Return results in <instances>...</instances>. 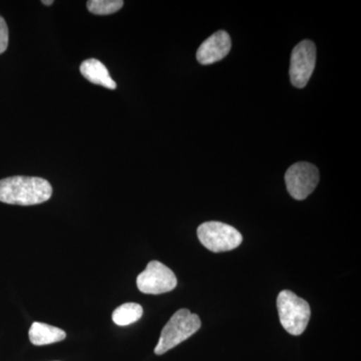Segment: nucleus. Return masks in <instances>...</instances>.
I'll return each mask as SVG.
<instances>
[{"instance_id": "obj_6", "label": "nucleus", "mask_w": 361, "mask_h": 361, "mask_svg": "<svg viewBox=\"0 0 361 361\" xmlns=\"http://www.w3.org/2000/svg\"><path fill=\"white\" fill-rule=\"evenodd\" d=\"M137 286L145 294H163L174 290L177 277L170 268L159 261H151L137 278Z\"/></svg>"}, {"instance_id": "obj_4", "label": "nucleus", "mask_w": 361, "mask_h": 361, "mask_svg": "<svg viewBox=\"0 0 361 361\" xmlns=\"http://www.w3.org/2000/svg\"><path fill=\"white\" fill-rule=\"evenodd\" d=\"M197 234L202 245L215 253L231 251L243 241V237L238 230L216 221L205 222L199 226Z\"/></svg>"}, {"instance_id": "obj_3", "label": "nucleus", "mask_w": 361, "mask_h": 361, "mask_svg": "<svg viewBox=\"0 0 361 361\" xmlns=\"http://www.w3.org/2000/svg\"><path fill=\"white\" fill-rule=\"evenodd\" d=\"M280 322L291 336H301L310 323L311 310L308 302L292 291L283 290L277 297Z\"/></svg>"}, {"instance_id": "obj_9", "label": "nucleus", "mask_w": 361, "mask_h": 361, "mask_svg": "<svg viewBox=\"0 0 361 361\" xmlns=\"http://www.w3.org/2000/svg\"><path fill=\"white\" fill-rule=\"evenodd\" d=\"M80 73L92 84L102 85L109 90H116V84L111 78L108 68L102 61L96 59H90L82 61L80 65Z\"/></svg>"}, {"instance_id": "obj_5", "label": "nucleus", "mask_w": 361, "mask_h": 361, "mask_svg": "<svg viewBox=\"0 0 361 361\" xmlns=\"http://www.w3.org/2000/svg\"><path fill=\"white\" fill-rule=\"evenodd\" d=\"M285 183L292 198L304 200L317 187L319 171L314 165L306 161L294 164L285 174Z\"/></svg>"}, {"instance_id": "obj_13", "label": "nucleus", "mask_w": 361, "mask_h": 361, "mask_svg": "<svg viewBox=\"0 0 361 361\" xmlns=\"http://www.w3.org/2000/svg\"><path fill=\"white\" fill-rule=\"evenodd\" d=\"M8 47V27L6 20L0 16V54H4Z\"/></svg>"}, {"instance_id": "obj_7", "label": "nucleus", "mask_w": 361, "mask_h": 361, "mask_svg": "<svg viewBox=\"0 0 361 361\" xmlns=\"http://www.w3.org/2000/svg\"><path fill=\"white\" fill-rule=\"evenodd\" d=\"M316 47L311 40H303L294 47L291 54L290 80L294 87L303 89L314 71Z\"/></svg>"}, {"instance_id": "obj_1", "label": "nucleus", "mask_w": 361, "mask_h": 361, "mask_svg": "<svg viewBox=\"0 0 361 361\" xmlns=\"http://www.w3.org/2000/svg\"><path fill=\"white\" fill-rule=\"evenodd\" d=\"M52 187L39 177L14 176L0 180V202L11 205L32 206L51 199Z\"/></svg>"}, {"instance_id": "obj_2", "label": "nucleus", "mask_w": 361, "mask_h": 361, "mask_svg": "<svg viewBox=\"0 0 361 361\" xmlns=\"http://www.w3.org/2000/svg\"><path fill=\"white\" fill-rule=\"evenodd\" d=\"M201 327L199 316L188 310H180L171 317L161 332L155 348L157 355H161L179 345L196 334Z\"/></svg>"}, {"instance_id": "obj_12", "label": "nucleus", "mask_w": 361, "mask_h": 361, "mask_svg": "<svg viewBox=\"0 0 361 361\" xmlns=\"http://www.w3.org/2000/svg\"><path fill=\"white\" fill-rule=\"evenodd\" d=\"M87 9L97 16H109L116 13L123 6L122 0H90Z\"/></svg>"}, {"instance_id": "obj_14", "label": "nucleus", "mask_w": 361, "mask_h": 361, "mask_svg": "<svg viewBox=\"0 0 361 361\" xmlns=\"http://www.w3.org/2000/svg\"><path fill=\"white\" fill-rule=\"evenodd\" d=\"M42 4H44V6H51L52 4H54V1L52 0H44V1H42Z\"/></svg>"}, {"instance_id": "obj_8", "label": "nucleus", "mask_w": 361, "mask_h": 361, "mask_svg": "<svg viewBox=\"0 0 361 361\" xmlns=\"http://www.w3.org/2000/svg\"><path fill=\"white\" fill-rule=\"evenodd\" d=\"M231 37L225 30L214 33L197 51V61L201 65H212L226 58L231 51Z\"/></svg>"}, {"instance_id": "obj_10", "label": "nucleus", "mask_w": 361, "mask_h": 361, "mask_svg": "<svg viewBox=\"0 0 361 361\" xmlns=\"http://www.w3.org/2000/svg\"><path fill=\"white\" fill-rule=\"evenodd\" d=\"M28 336L32 344L40 346L63 341L66 337V334L58 327L45 323L35 322L30 327Z\"/></svg>"}, {"instance_id": "obj_11", "label": "nucleus", "mask_w": 361, "mask_h": 361, "mask_svg": "<svg viewBox=\"0 0 361 361\" xmlns=\"http://www.w3.org/2000/svg\"><path fill=\"white\" fill-rule=\"evenodd\" d=\"M142 316V307L137 303H125L113 312V322L118 326H127L140 320Z\"/></svg>"}]
</instances>
